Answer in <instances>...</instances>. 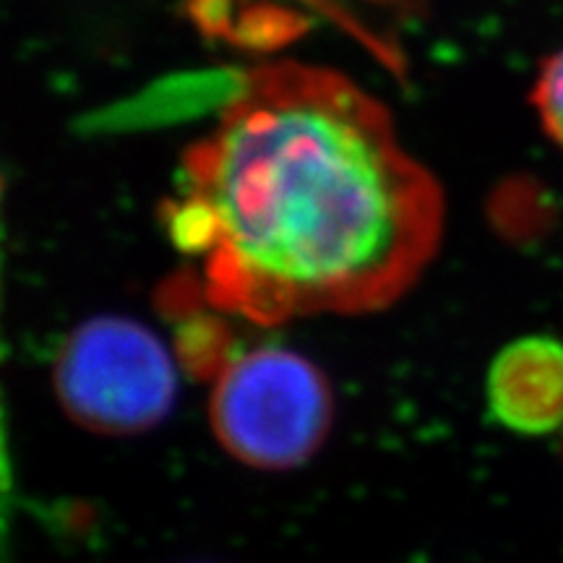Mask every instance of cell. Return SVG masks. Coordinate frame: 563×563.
Returning <instances> with one entry per match:
<instances>
[{
	"label": "cell",
	"mask_w": 563,
	"mask_h": 563,
	"mask_svg": "<svg viewBox=\"0 0 563 563\" xmlns=\"http://www.w3.org/2000/svg\"><path fill=\"white\" fill-rule=\"evenodd\" d=\"M170 235L214 308L258 323L371 313L433 262L443 191L340 70L258 66L188 150Z\"/></svg>",
	"instance_id": "cell-1"
},
{
	"label": "cell",
	"mask_w": 563,
	"mask_h": 563,
	"mask_svg": "<svg viewBox=\"0 0 563 563\" xmlns=\"http://www.w3.org/2000/svg\"><path fill=\"white\" fill-rule=\"evenodd\" d=\"M334 394L319 365L292 350L258 347L217 376L209 422L224 452L258 470H292L319 452Z\"/></svg>",
	"instance_id": "cell-2"
},
{
	"label": "cell",
	"mask_w": 563,
	"mask_h": 563,
	"mask_svg": "<svg viewBox=\"0 0 563 563\" xmlns=\"http://www.w3.org/2000/svg\"><path fill=\"white\" fill-rule=\"evenodd\" d=\"M53 384L68 418L97 433L131 435L167 418L178 394V371L144 323L95 316L63 342Z\"/></svg>",
	"instance_id": "cell-3"
},
{
	"label": "cell",
	"mask_w": 563,
	"mask_h": 563,
	"mask_svg": "<svg viewBox=\"0 0 563 563\" xmlns=\"http://www.w3.org/2000/svg\"><path fill=\"white\" fill-rule=\"evenodd\" d=\"M488 410L522 435L551 433L563 422V342L532 334L506 344L488 371Z\"/></svg>",
	"instance_id": "cell-4"
},
{
	"label": "cell",
	"mask_w": 563,
	"mask_h": 563,
	"mask_svg": "<svg viewBox=\"0 0 563 563\" xmlns=\"http://www.w3.org/2000/svg\"><path fill=\"white\" fill-rule=\"evenodd\" d=\"M530 100L543 131L563 150V47L543 63Z\"/></svg>",
	"instance_id": "cell-5"
}]
</instances>
